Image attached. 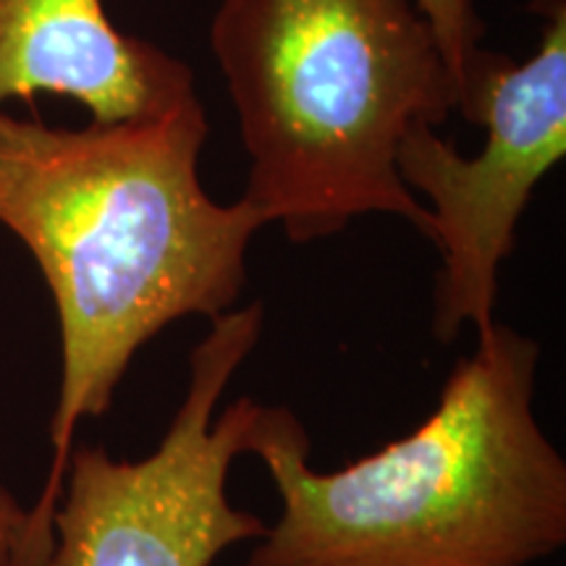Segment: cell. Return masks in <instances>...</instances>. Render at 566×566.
Returning <instances> with one entry per match:
<instances>
[{
  "label": "cell",
  "instance_id": "1",
  "mask_svg": "<svg viewBox=\"0 0 566 566\" xmlns=\"http://www.w3.org/2000/svg\"><path fill=\"white\" fill-rule=\"evenodd\" d=\"M208 116L197 92L113 124L59 129L0 111V226L30 250L55 302L61 388L53 459L30 509V566L53 551L76 428L113 405L132 359L184 317L237 310L265 221L200 181Z\"/></svg>",
  "mask_w": 566,
  "mask_h": 566
},
{
  "label": "cell",
  "instance_id": "2",
  "mask_svg": "<svg viewBox=\"0 0 566 566\" xmlns=\"http://www.w3.org/2000/svg\"><path fill=\"white\" fill-rule=\"evenodd\" d=\"M541 346L478 338L412 433L334 472L307 464L286 407H260L250 454L281 514L247 566H527L566 543V464L537 422Z\"/></svg>",
  "mask_w": 566,
  "mask_h": 566
},
{
  "label": "cell",
  "instance_id": "3",
  "mask_svg": "<svg viewBox=\"0 0 566 566\" xmlns=\"http://www.w3.org/2000/svg\"><path fill=\"white\" fill-rule=\"evenodd\" d=\"M210 48L250 155L242 200L265 226L307 244L380 212L430 239L399 147L462 95L415 0H221Z\"/></svg>",
  "mask_w": 566,
  "mask_h": 566
},
{
  "label": "cell",
  "instance_id": "4",
  "mask_svg": "<svg viewBox=\"0 0 566 566\" xmlns=\"http://www.w3.org/2000/svg\"><path fill=\"white\" fill-rule=\"evenodd\" d=\"M263 302L210 321L189 357V386L158 449L113 459L74 446L45 566H212L231 546L260 541L268 525L231 504L233 459L250 454L260 407L221 399L263 334Z\"/></svg>",
  "mask_w": 566,
  "mask_h": 566
},
{
  "label": "cell",
  "instance_id": "5",
  "mask_svg": "<svg viewBox=\"0 0 566 566\" xmlns=\"http://www.w3.org/2000/svg\"><path fill=\"white\" fill-rule=\"evenodd\" d=\"M541 45L514 63L480 51L459 113L483 126L485 145L464 158L436 126L417 124L399 147V176L430 200V242L441 252L433 336L451 344L470 325L493 328L499 273L514 252L530 197L566 153V3L541 0Z\"/></svg>",
  "mask_w": 566,
  "mask_h": 566
},
{
  "label": "cell",
  "instance_id": "6",
  "mask_svg": "<svg viewBox=\"0 0 566 566\" xmlns=\"http://www.w3.org/2000/svg\"><path fill=\"white\" fill-rule=\"evenodd\" d=\"M42 92L113 124L189 95L195 76L163 48L118 32L103 0H0V111Z\"/></svg>",
  "mask_w": 566,
  "mask_h": 566
},
{
  "label": "cell",
  "instance_id": "7",
  "mask_svg": "<svg viewBox=\"0 0 566 566\" xmlns=\"http://www.w3.org/2000/svg\"><path fill=\"white\" fill-rule=\"evenodd\" d=\"M415 6L433 27L438 45L462 95L467 74L483 51L485 38V21L475 9V0H415Z\"/></svg>",
  "mask_w": 566,
  "mask_h": 566
},
{
  "label": "cell",
  "instance_id": "8",
  "mask_svg": "<svg viewBox=\"0 0 566 566\" xmlns=\"http://www.w3.org/2000/svg\"><path fill=\"white\" fill-rule=\"evenodd\" d=\"M0 566H30V509L0 485Z\"/></svg>",
  "mask_w": 566,
  "mask_h": 566
}]
</instances>
